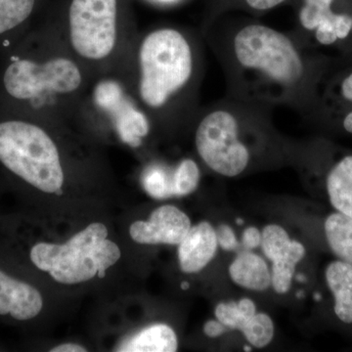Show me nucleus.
I'll list each match as a JSON object with an SVG mask.
<instances>
[{"label": "nucleus", "instance_id": "nucleus-1", "mask_svg": "<svg viewBox=\"0 0 352 352\" xmlns=\"http://www.w3.org/2000/svg\"><path fill=\"white\" fill-rule=\"evenodd\" d=\"M94 78L45 20L0 59V101L78 131L80 107Z\"/></svg>", "mask_w": 352, "mask_h": 352}, {"label": "nucleus", "instance_id": "nucleus-2", "mask_svg": "<svg viewBox=\"0 0 352 352\" xmlns=\"http://www.w3.org/2000/svg\"><path fill=\"white\" fill-rule=\"evenodd\" d=\"M195 72V50L187 34L175 28H157L138 32L119 73L152 120L170 113L182 100Z\"/></svg>", "mask_w": 352, "mask_h": 352}, {"label": "nucleus", "instance_id": "nucleus-3", "mask_svg": "<svg viewBox=\"0 0 352 352\" xmlns=\"http://www.w3.org/2000/svg\"><path fill=\"white\" fill-rule=\"evenodd\" d=\"M50 20L94 78L122 71L138 34L120 0H69L63 15Z\"/></svg>", "mask_w": 352, "mask_h": 352}, {"label": "nucleus", "instance_id": "nucleus-4", "mask_svg": "<svg viewBox=\"0 0 352 352\" xmlns=\"http://www.w3.org/2000/svg\"><path fill=\"white\" fill-rule=\"evenodd\" d=\"M108 228L94 222L65 244L38 242L30 245V263L60 284L83 283L98 276L103 279L109 268L122 256L119 245L107 239Z\"/></svg>", "mask_w": 352, "mask_h": 352}, {"label": "nucleus", "instance_id": "nucleus-5", "mask_svg": "<svg viewBox=\"0 0 352 352\" xmlns=\"http://www.w3.org/2000/svg\"><path fill=\"white\" fill-rule=\"evenodd\" d=\"M152 126L124 76L120 73L95 76L80 107L78 131L111 132L122 144L138 149L151 133Z\"/></svg>", "mask_w": 352, "mask_h": 352}, {"label": "nucleus", "instance_id": "nucleus-6", "mask_svg": "<svg viewBox=\"0 0 352 352\" xmlns=\"http://www.w3.org/2000/svg\"><path fill=\"white\" fill-rule=\"evenodd\" d=\"M234 51L241 66L285 87L296 85L305 76V63L293 41L266 25L243 28L234 39Z\"/></svg>", "mask_w": 352, "mask_h": 352}, {"label": "nucleus", "instance_id": "nucleus-7", "mask_svg": "<svg viewBox=\"0 0 352 352\" xmlns=\"http://www.w3.org/2000/svg\"><path fill=\"white\" fill-rule=\"evenodd\" d=\"M195 145L201 159L219 175H239L249 164V151L238 139L237 120L227 111L208 113L201 120Z\"/></svg>", "mask_w": 352, "mask_h": 352}, {"label": "nucleus", "instance_id": "nucleus-8", "mask_svg": "<svg viewBox=\"0 0 352 352\" xmlns=\"http://www.w3.org/2000/svg\"><path fill=\"white\" fill-rule=\"evenodd\" d=\"M338 0H303L300 23L303 29L314 32L320 45L333 46L351 41L352 13L338 10Z\"/></svg>", "mask_w": 352, "mask_h": 352}, {"label": "nucleus", "instance_id": "nucleus-9", "mask_svg": "<svg viewBox=\"0 0 352 352\" xmlns=\"http://www.w3.org/2000/svg\"><path fill=\"white\" fill-rule=\"evenodd\" d=\"M261 249L266 258L272 261V286L278 294L288 293L296 266L307 251L298 241L291 240L283 227L270 224L261 234Z\"/></svg>", "mask_w": 352, "mask_h": 352}, {"label": "nucleus", "instance_id": "nucleus-10", "mask_svg": "<svg viewBox=\"0 0 352 352\" xmlns=\"http://www.w3.org/2000/svg\"><path fill=\"white\" fill-rule=\"evenodd\" d=\"M43 296L34 285L0 266V318L28 323L43 311Z\"/></svg>", "mask_w": 352, "mask_h": 352}, {"label": "nucleus", "instance_id": "nucleus-11", "mask_svg": "<svg viewBox=\"0 0 352 352\" xmlns=\"http://www.w3.org/2000/svg\"><path fill=\"white\" fill-rule=\"evenodd\" d=\"M188 215L175 206L157 208L147 221H135L129 227L134 242L141 245H179L191 228Z\"/></svg>", "mask_w": 352, "mask_h": 352}, {"label": "nucleus", "instance_id": "nucleus-12", "mask_svg": "<svg viewBox=\"0 0 352 352\" xmlns=\"http://www.w3.org/2000/svg\"><path fill=\"white\" fill-rule=\"evenodd\" d=\"M217 238L214 227L207 221L191 227L178 245V261L184 273L200 272L217 254Z\"/></svg>", "mask_w": 352, "mask_h": 352}, {"label": "nucleus", "instance_id": "nucleus-13", "mask_svg": "<svg viewBox=\"0 0 352 352\" xmlns=\"http://www.w3.org/2000/svg\"><path fill=\"white\" fill-rule=\"evenodd\" d=\"M326 190L335 210L352 219V154L344 155L329 168Z\"/></svg>", "mask_w": 352, "mask_h": 352}, {"label": "nucleus", "instance_id": "nucleus-14", "mask_svg": "<svg viewBox=\"0 0 352 352\" xmlns=\"http://www.w3.org/2000/svg\"><path fill=\"white\" fill-rule=\"evenodd\" d=\"M326 282L333 294V311L340 321L352 324V265L336 261L327 266Z\"/></svg>", "mask_w": 352, "mask_h": 352}, {"label": "nucleus", "instance_id": "nucleus-15", "mask_svg": "<svg viewBox=\"0 0 352 352\" xmlns=\"http://www.w3.org/2000/svg\"><path fill=\"white\" fill-rule=\"evenodd\" d=\"M229 275L234 283L252 291H265L272 284L267 264L263 258L252 252L240 254L229 266Z\"/></svg>", "mask_w": 352, "mask_h": 352}, {"label": "nucleus", "instance_id": "nucleus-16", "mask_svg": "<svg viewBox=\"0 0 352 352\" xmlns=\"http://www.w3.org/2000/svg\"><path fill=\"white\" fill-rule=\"evenodd\" d=\"M177 349V337L173 328L166 324H155L120 342L117 351L175 352Z\"/></svg>", "mask_w": 352, "mask_h": 352}, {"label": "nucleus", "instance_id": "nucleus-17", "mask_svg": "<svg viewBox=\"0 0 352 352\" xmlns=\"http://www.w3.org/2000/svg\"><path fill=\"white\" fill-rule=\"evenodd\" d=\"M328 94V113H336L342 131L352 135V63L336 78Z\"/></svg>", "mask_w": 352, "mask_h": 352}, {"label": "nucleus", "instance_id": "nucleus-18", "mask_svg": "<svg viewBox=\"0 0 352 352\" xmlns=\"http://www.w3.org/2000/svg\"><path fill=\"white\" fill-rule=\"evenodd\" d=\"M329 247L340 261L352 265V219L340 212L329 215L325 221Z\"/></svg>", "mask_w": 352, "mask_h": 352}, {"label": "nucleus", "instance_id": "nucleus-19", "mask_svg": "<svg viewBox=\"0 0 352 352\" xmlns=\"http://www.w3.org/2000/svg\"><path fill=\"white\" fill-rule=\"evenodd\" d=\"M173 173L175 168H170L166 164H148L141 173V184L148 195L157 200L175 197Z\"/></svg>", "mask_w": 352, "mask_h": 352}, {"label": "nucleus", "instance_id": "nucleus-20", "mask_svg": "<svg viewBox=\"0 0 352 352\" xmlns=\"http://www.w3.org/2000/svg\"><path fill=\"white\" fill-rule=\"evenodd\" d=\"M256 314L254 302L250 298L239 302H221L215 307V317L226 328L242 330L252 317Z\"/></svg>", "mask_w": 352, "mask_h": 352}, {"label": "nucleus", "instance_id": "nucleus-21", "mask_svg": "<svg viewBox=\"0 0 352 352\" xmlns=\"http://www.w3.org/2000/svg\"><path fill=\"white\" fill-rule=\"evenodd\" d=\"M252 346L263 349L268 346L274 337V324L265 314H256L241 330Z\"/></svg>", "mask_w": 352, "mask_h": 352}, {"label": "nucleus", "instance_id": "nucleus-22", "mask_svg": "<svg viewBox=\"0 0 352 352\" xmlns=\"http://www.w3.org/2000/svg\"><path fill=\"white\" fill-rule=\"evenodd\" d=\"M200 168L191 159H184L175 168L173 191L175 196L182 197L193 193L200 182Z\"/></svg>", "mask_w": 352, "mask_h": 352}, {"label": "nucleus", "instance_id": "nucleus-23", "mask_svg": "<svg viewBox=\"0 0 352 352\" xmlns=\"http://www.w3.org/2000/svg\"><path fill=\"white\" fill-rule=\"evenodd\" d=\"M217 232V244L224 251H234L237 249L238 243L237 238H236L235 233H234L233 229L230 226H226V224H221L219 226Z\"/></svg>", "mask_w": 352, "mask_h": 352}, {"label": "nucleus", "instance_id": "nucleus-24", "mask_svg": "<svg viewBox=\"0 0 352 352\" xmlns=\"http://www.w3.org/2000/svg\"><path fill=\"white\" fill-rule=\"evenodd\" d=\"M242 243L245 249H256L261 244V233L256 227H249L243 233Z\"/></svg>", "mask_w": 352, "mask_h": 352}, {"label": "nucleus", "instance_id": "nucleus-25", "mask_svg": "<svg viewBox=\"0 0 352 352\" xmlns=\"http://www.w3.org/2000/svg\"><path fill=\"white\" fill-rule=\"evenodd\" d=\"M226 326L219 320H210L204 325V333L208 338H217L226 332Z\"/></svg>", "mask_w": 352, "mask_h": 352}, {"label": "nucleus", "instance_id": "nucleus-26", "mask_svg": "<svg viewBox=\"0 0 352 352\" xmlns=\"http://www.w3.org/2000/svg\"><path fill=\"white\" fill-rule=\"evenodd\" d=\"M248 6L256 10H270L283 3L286 0H245Z\"/></svg>", "mask_w": 352, "mask_h": 352}, {"label": "nucleus", "instance_id": "nucleus-27", "mask_svg": "<svg viewBox=\"0 0 352 352\" xmlns=\"http://www.w3.org/2000/svg\"><path fill=\"white\" fill-rule=\"evenodd\" d=\"M87 351L85 346H80L78 344H60V346H54L50 349V352H85Z\"/></svg>", "mask_w": 352, "mask_h": 352}, {"label": "nucleus", "instance_id": "nucleus-28", "mask_svg": "<svg viewBox=\"0 0 352 352\" xmlns=\"http://www.w3.org/2000/svg\"><path fill=\"white\" fill-rule=\"evenodd\" d=\"M296 280H298V282H305V276L302 274H298V276H296Z\"/></svg>", "mask_w": 352, "mask_h": 352}, {"label": "nucleus", "instance_id": "nucleus-29", "mask_svg": "<svg viewBox=\"0 0 352 352\" xmlns=\"http://www.w3.org/2000/svg\"><path fill=\"white\" fill-rule=\"evenodd\" d=\"M182 289H189V283H188V282H182Z\"/></svg>", "mask_w": 352, "mask_h": 352}, {"label": "nucleus", "instance_id": "nucleus-30", "mask_svg": "<svg viewBox=\"0 0 352 352\" xmlns=\"http://www.w3.org/2000/svg\"><path fill=\"white\" fill-rule=\"evenodd\" d=\"M236 222H237V224H239V226H242V224H244V220L238 219L236 220Z\"/></svg>", "mask_w": 352, "mask_h": 352}, {"label": "nucleus", "instance_id": "nucleus-31", "mask_svg": "<svg viewBox=\"0 0 352 352\" xmlns=\"http://www.w3.org/2000/svg\"><path fill=\"white\" fill-rule=\"evenodd\" d=\"M302 293H303V292H302V291H300V292H298V294H296V296H298V298H302V296H303V295H302Z\"/></svg>", "mask_w": 352, "mask_h": 352}, {"label": "nucleus", "instance_id": "nucleus-32", "mask_svg": "<svg viewBox=\"0 0 352 352\" xmlns=\"http://www.w3.org/2000/svg\"><path fill=\"white\" fill-rule=\"evenodd\" d=\"M244 351H252V349H251V347H250V346H245Z\"/></svg>", "mask_w": 352, "mask_h": 352}, {"label": "nucleus", "instance_id": "nucleus-33", "mask_svg": "<svg viewBox=\"0 0 352 352\" xmlns=\"http://www.w3.org/2000/svg\"><path fill=\"white\" fill-rule=\"evenodd\" d=\"M351 41H352V36H351Z\"/></svg>", "mask_w": 352, "mask_h": 352}]
</instances>
